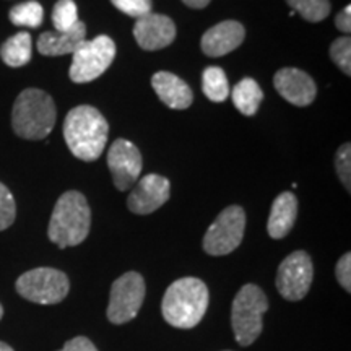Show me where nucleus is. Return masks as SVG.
Instances as JSON below:
<instances>
[{"instance_id": "393cba45", "label": "nucleus", "mask_w": 351, "mask_h": 351, "mask_svg": "<svg viewBox=\"0 0 351 351\" xmlns=\"http://www.w3.org/2000/svg\"><path fill=\"white\" fill-rule=\"evenodd\" d=\"M330 57L346 77L351 75V39L350 36H341L332 43Z\"/></svg>"}, {"instance_id": "5701e85b", "label": "nucleus", "mask_w": 351, "mask_h": 351, "mask_svg": "<svg viewBox=\"0 0 351 351\" xmlns=\"http://www.w3.org/2000/svg\"><path fill=\"white\" fill-rule=\"evenodd\" d=\"M293 12L300 13L306 21L319 23L326 20L330 13V2L328 0H287Z\"/></svg>"}, {"instance_id": "39448f33", "label": "nucleus", "mask_w": 351, "mask_h": 351, "mask_svg": "<svg viewBox=\"0 0 351 351\" xmlns=\"http://www.w3.org/2000/svg\"><path fill=\"white\" fill-rule=\"evenodd\" d=\"M269 309L265 293L257 285H244L236 295L231 307V326L236 341L241 346H249L256 341L263 330V314Z\"/></svg>"}, {"instance_id": "2f4dec72", "label": "nucleus", "mask_w": 351, "mask_h": 351, "mask_svg": "<svg viewBox=\"0 0 351 351\" xmlns=\"http://www.w3.org/2000/svg\"><path fill=\"white\" fill-rule=\"evenodd\" d=\"M182 2L191 8H205L212 0H182Z\"/></svg>"}, {"instance_id": "dca6fc26", "label": "nucleus", "mask_w": 351, "mask_h": 351, "mask_svg": "<svg viewBox=\"0 0 351 351\" xmlns=\"http://www.w3.org/2000/svg\"><path fill=\"white\" fill-rule=\"evenodd\" d=\"M152 85L158 98L171 109H187L194 101V95L187 83L171 72L155 73Z\"/></svg>"}, {"instance_id": "aec40b11", "label": "nucleus", "mask_w": 351, "mask_h": 351, "mask_svg": "<svg viewBox=\"0 0 351 351\" xmlns=\"http://www.w3.org/2000/svg\"><path fill=\"white\" fill-rule=\"evenodd\" d=\"M232 103L244 116H254L263 99V91L254 78H243L232 90Z\"/></svg>"}, {"instance_id": "4468645a", "label": "nucleus", "mask_w": 351, "mask_h": 351, "mask_svg": "<svg viewBox=\"0 0 351 351\" xmlns=\"http://www.w3.org/2000/svg\"><path fill=\"white\" fill-rule=\"evenodd\" d=\"M274 85L280 96L295 106H309L317 95L313 77L300 69H282L275 73Z\"/></svg>"}, {"instance_id": "f03ea898", "label": "nucleus", "mask_w": 351, "mask_h": 351, "mask_svg": "<svg viewBox=\"0 0 351 351\" xmlns=\"http://www.w3.org/2000/svg\"><path fill=\"white\" fill-rule=\"evenodd\" d=\"M208 288L194 276L176 280L166 289L161 313L169 326L176 328H194L208 309Z\"/></svg>"}, {"instance_id": "1a4fd4ad", "label": "nucleus", "mask_w": 351, "mask_h": 351, "mask_svg": "<svg viewBox=\"0 0 351 351\" xmlns=\"http://www.w3.org/2000/svg\"><path fill=\"white\" fill-rule=\"evenodd\" d=\"M245 213L239 205H231L218 215L204 236V251L210 256H226L239 247L244 238Z\"/></svg>"}, {"instance_id": "20e7f679", "label": "nucleus", "mask_w": 351, "mask_h": 351, "mask_svg": "<svg viewBox=\"0 0 351 351\" xmlns=\"http://www.w3.org/2000/svg\"><path fill=\"white\" fill-rule=\"evenodd\" d=\"M56 104L46 91L28 88L15 99L12 111V127L15 134L26 140H43L56 125Z\"/></svg>"}, {"instance_id": "423d86ee", "label": "nucleus", "mask_w": 351, "mask_h": 351, "mask_svg": "<svg viewBox=\"0 0 351 351\" xmlns=\"http://www.w3.org/2000/svg\"><path fill=\"white\" fill-rule=\"evenodd\" d=\"M16 291L26 301L36 302V304H57L64 301L69 295L70 282L64 271L51 269V267H39L16 280Z\"/></svg>"}, {"instance_id": "f257e3e1", "label": "nucleus", "mask_w": 351, "mask_h": 351, "mask_svg": "<svg viewBox=\"0 0 351 351\" xmlns=\"http://www.w3.org/2000/svg\"><path fill=\"white\" fill-rule=\"evenodd\" d=\"M109 125L106 117L93 106H77L64 121V138L73 156L95 161L108 143Z\"/></svg>"}, {"instance_id": "bb28decb", "label": "nucleus", "mask_w": 351, "mask_h": 351, "mask_svg": "<svg viewBox=\"0 0 351 351\" xmlns=\"http://www.w3.org/2000/svg\"><path fill=\"white\" fill-rule=\"evenodd\" d=\"M335 169L346 191L351 189V147L350 143L341 145L335 156Z\"/></svg>"}, {"instance_id": "6e6552de", "label": "nucleus", "mask_w": 351, "mask_h": 351, "mask_svg": "<svg viewBox=\"0 0 351 351\" xmlns=\"http://www.w3.org/2000/svg\"><path fill=\"white\" fill-rule=\"evenodd\" d=\"M145 293H147V285H145L143 276L137 271H127L119 276L112 283L111 293H109L106 314L111 324L121 326L135 319L143 304Z\"/></svg>"}, {"instance_id": "0eeeda50", "label": "nucleus", "mask_w": 351, "mask_h": 351, "mask_svg": "<svg viewBox=\"0 0 351 351\" xmlns=\"http://www.w3.org/2000/svg\"><path fill=\"white\" fill-rule=\"evenodd\" d=\"M72 65H70L69 77L75 83H88L103 75L111 67L116 57V44L109 36H101L83 41L73 51Z\"/></svg>"}, {"instance_id": "c756f323", "label": "nucleus", "mask_w": 351, "mask_h": 351, "mask_svg": "<svg viewBox=\"0 0 351 351\" xmlns=\"http://www.w3.org/2000/svg\"><path fill=\"white\" fill-rule=\"evenodd\" d=\"M59 351H98L93 341L86 337H75V339L69 340L67 343L64 345L62 350Z\"/></svg>"}, {"instance_id": "ddd939ff", "label": "nucleus", "mask_w": 351, "mask_h": 351, "mask_svg": "<svg viewBox=\"0 0 351 351\" xmlns=\"http://www.w3.org/2000/svg\"><path fill=\"white\" fill-rule=\"evenodd\" d=\"M134 38L145 51L163 49L176 39V25L169 16L148 13L135 21Z\"/></svg>"}, {"instance_id": "7c9ffc66", "label": "nucleus", "mask_w": 351, "mask_h": 351, "mask_svg": "<svg viewBox=\"0 0 351 351\" xmlns=\"http://www.w3.org/2000/svg\"><path fill=\"white\" fill-rule=\"evenodd\" d=\"M335 26L345 34H348L351 32V7L350 5H346L343 10L335 16Z\"/></svg>"}, {"instance_id": "6ab92c4d", "label": "nucleus", "mask_w": 351, "mask_h": 351, "mask_svg": "<svg viewBox=\"0 0 351 351\" xmlns=\"http://www.w3.org/2000/svg\"><path fill=\"white\" fill-rule=\"evenodd\" d=\"M33 44L32 34L20 32L8 38L0 47V57L8 67H23L32 60Z\"/></svg>"}, {"instance_id": "b1692460", "label": "nucleus", "mask_w": 351, "mask_h": 351, "mask_svg": "<svg viewBox=\"0 0 351 351\" xmlns=\"http://www.w3.org/2000/svg\"><path fill=\"white\" fill-rule=\"evenodd\" d=\"M77 21L78 12L75 2L73 0H59L54 5V10H52V25H54L56 32H69Z\"/></svg>"}, {"instance_id": "473e14b6", "label": "nucleus", "mask_w": 351, "mask_h": 351, "mask_svg": "<svg viewBox=\"0 0 351 351\" xmlns=\"http://www.w3.org/2000/svg\"><path fill=\"white\" fill-rule=\"evenodd\" d=\"M0 351H15V350H13L10 345H7V343H3V341H0Z\"/></svg>"}, {"instance_id": "412c9836", "label": "nucleus", "mask_w": 351, "mask_h": 351, "mask_svg": "<svg viewBox=\"0 0 351 351\" xmlns=\"http://www.w3.org/2000/svg\"><path fill=\"white\" fill-rule=\"evenodd\" d=\"M202 90L213 103H223L230 95V83L225 70L219 67H207L202 77Z\"/></svg>"}, {"instance_id": "7ed1b4c3", "label": "nucleus", "mask_w": 351, "mask_h": 351, "mask_svg": "<svg viewBox=\"0 0 351 351\" xmlns=\"http://www.w3.org/2000/svg\"><path fill=\"white\" fill-rule=\"evenodd\" d=\"M90 226L91 210L85 195L77 191H67L57 200L47 236L60 249L73 247L88 238Z\"/></svg>"}, {"instance_id": "c85d7f7f", "label": "nucleus", "mask_w": 351, "mask_h": 351, "mask_svg": "<svg viewBox=\"0 0 351 351\" xmlns=\"http://www.w3.org/2000/svg\"><path fill=\"white\" fill-rule=\"evenodd\" d=\"M335 276L339 280L340 287L345 289L346 293L351 291V254L346 252L345 256L340 257L335 267Z\"/></svg>"}, {"instance_id": "f8f14e48", "label": "nucleus", "mask_w": 351, "mask_h": 351, "mask_svg": "<svg viewBox=\"0 0 351 351\" xmlns=\"http://www.w3.org/2000/svg\"><path fill=\"white\" fill-rule=\"evenodd\" d=\"M171 197V182L163 176L148 174L140 179L127 199L132 213L150 215L161 208Z\"/></svg>"}, {"instance_id": "a878e982", "label": "nucleus", "mask_w": 351, "mask_h": 351, "mask_svg": "<svg viewBox=\"0 0 351 351\" xmlns=\"http://www.w3.org/2000/svg\"><path fill=\"white\" fill-rule=\"evenodd\" d=\"M16 217V204L5 184L0 182V231L13 225Z\"/></svg>"}, {"instance_id": "72a5a7b5", "label": "nucleus", "mask_w": 351, "mask_h": 351, "mask_svg": "<svg viewBox=\"0 0 351 351\" xmlns=\"http://www.w3.org/2000/svg\"><path fill=\"white\" fill-rule=\"evenodd\" d=\"M3 317V307H2V304H0V319Z\"/></svg>"}, {"instance_id": "9d476101", "label": "nucleus", "mask_w": 351, "mask_h": 351, "mask_svg": "<svg viewBox=\"0 0 351 351\" xmlns=\"http://www.w3.org/2000/svg\"><path fill=\"white\" fill-rule=\"evenodd\" d=\"M314 278V265L309 254L296 251L280 263L276 289L287 301H301L309 293Z\"/></svg>"}, {"instance_id": "cd10ccee", "label": "nucleus", "mask_w": 351, "mask_h": 351, "mask_svg": "<svg viewBox=\"0 0 351 351\" xmlns=\"http://www.w3.org/2000/svg\"><path fill=\"white\" fill-rule=\"evenodd\" d=\"M112 5L132 19H142L152 13V0H111Z\"/></svg>"}, {"instance_id": "4be33fe9", "label": "nucleus", "mask_w": 351, "mask_h": 351, "mask_svg": "<svg viewBox=\"0 0 351 351\" xmlns=\"http://www.w3.org/2000/svg\"><path fill=\"white\" fill-rule=\"evenodd\" d=\"M8 19L15 26H26V28H38L44 20V10L41 3L29 0L15 5L8 13Z\"/></svg>"}, {"instance_id": "2eb2a0df", "label": "nucleus", "mask_w": 351, "mask_h": 351, "mask_svg": "<svg viewBox=\"0 0 351 351\" xmlns=\"http://www.w3.org/2000/svg\"><path fill=\"white\" fill-rule=\"evenodd\" d=\"M245 38V29L239 21L226 20L212 26L202 36L200 46L204 54L208 57H221L230 54L243 44Z\"/></svg>"}, {"instance_id": "f3484780", "label": "nucleus", "mask_w": 351, "mask_h": 351, "mask_svg": "<svg viewBox=\"0 0 351 351\" xmlns=\"http://www.w3.org/2000/svg\"><path fill=\"white\" fill-rule=\"evenodd\" d=\"M86 39V26L78 20L69 32H46L38 38V51L43 56H65L73 54L80 44Z\"/></svg>"}, {"instance_id": "9b49d317", "label": "nucleus", "mask_w": 351, "mask_h": 351, "mask_svg": "<svg viewBox=\"0 0 351 351\" xmlns=\"http://www.w3.org/2000/svg\"><path fill=\"white\" fill-rule=\"evenodd\" d=\"M108 168L117 191H127L137 182L142 173V155L129 140L117 138L108 152Z\"/></svg>"}, {"instance_id": "a211bd4d", "label": "nucleus", "mask_w": 351, "mask_h": 351, "mask_svg": "<svg viewBox=\"0 0 351 351\" xmlns=\"http://www.w3.org/2000/svg\"><path fill=\"white\" fill-rule=\"evenodd\" d=\"M298 215V199L293 192H283L276 197L271 205L267 231L270 238L282 239L289 234L296 221Z\"/></svg>"}]
</instances>
